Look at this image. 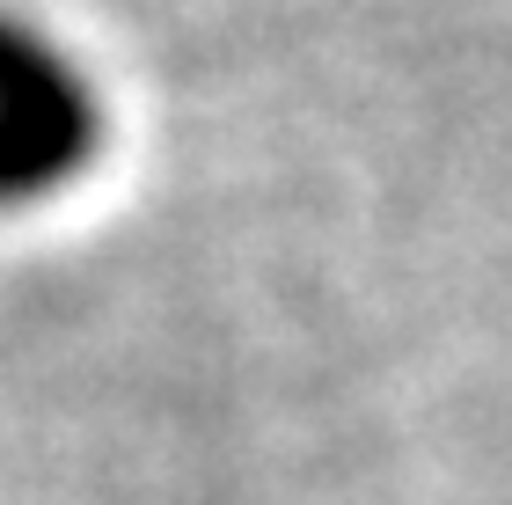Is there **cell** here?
Here are the masks:
<instances>
[{
	"instance_id": "6da1fadb",
	"label": "cell",
	"mask_w": 512,
	"mask_h": 505,
	"mask_svg": "<svg viewBox=\"0 0 512 505\" xmlns=\"http://www.w3.org/2000/svg\"><path fill=\"white\" fill-rule=\"evenodd\" d=\"M103 147V103L52 30L0 15V205L59 198Z\"/></svg>"
}]
</instances>
